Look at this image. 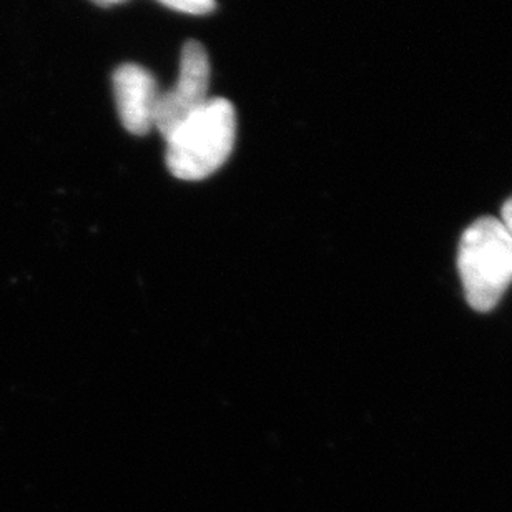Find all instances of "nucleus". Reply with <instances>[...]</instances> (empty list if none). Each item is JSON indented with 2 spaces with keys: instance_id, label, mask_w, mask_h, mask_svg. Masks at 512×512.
I'll list each match as a JSON object with an SVG mask.
<instances>
[{
  "instance_id": "f257e3e1",
  "label": "nucleus",
  "mask_w": 512,
  "mask_h": 512,
  "mask_svg": "<svg viewBox=\"0 0 512 512\" xmlns=\"http://www.w3.org/2000/svg\"><path fill=\"white\" fill-rule=\"evenodd\" d=\"M237 114L232 102L208 99L167 140V167L180 180H203L232 155Z\"/></svg>"
},
{
  "instance_id": "f03ea898",
  "label": "nucleus",
  "mask_w": 512,
  "mask_h": 512,
  "mask_svg": "<svg viewBox=\"0 0 512 512\" xmlns=\"http://www.w3.org/2000/svg\"><path fill=\"white\" fill-rule=\"evenodd\" d=\"M458 270L469 305L493 310L512 283V233L501 218H479L463 233Z\"/></svg>"
},
{
  "instance_id": "7ed1b4c3",
  "label": "nucleus",
  "mask_w": 512,
  "mask_h": 512,
  "mask_svg": "<svg viewBox=\"0 0 512 512\" xmlns=\"http://www.w3.org/2000/svg\"><path fill=\"white\" fill-rule=\"evenodd\" d=\"M208 85L210 60L207 50L200 42L190 40L183 45L177 84L167 92H160L158 97L155 127L163 138L170 137L207 102Z\"/></svg>"
},
{
  "instance_id": "20e7f679",
  "label": "nucleus",
  "mask_w": 512,
  "mask_h": 512,
  "mask_svg": "<svg viewBox=\"0 0 512 512\" xmlns=\"http://www.w3.org/2000/svg\"><path fill=\"white\" fill-rule=\"evenodd\" d=\"M112 84L122 125L133 135H147L155 127L160 97L152 72L142 65H120L112 75Z\"/></svg>"
},
{
  "instance_id": "39448f33",
  "label": "nucleus",
  "mask_w": 512,
  "mask_h": 512,
  "mask_svg": "<svg viewBox=\"0 0 512 512\" xmlns=\"http://www.w3.org/2000/svg\"><path fill=\"white\" fill-rule=\"evenodd\" d=\"M503 220L504 225L508 227L509 232L512 233V197L509 198L508 202L504 203L503 207Z\"/></svg>"
},
{
  "instance_id": "423d86ee",
  "label": "nucleus",
  "mask_w": 512,
  "mask_h": 512,
  "mask_svg": "<svg viewBox=\"0 0 512 512\" xmlns=\"http://www.w3.org/2000/svg\"><path fill=\"white\" fill-rule=\"evenodd\" d=\"M92 2L102 5V7H109V5L122 4L125 0H92Z\"/></svg>"
}]
</instances>
